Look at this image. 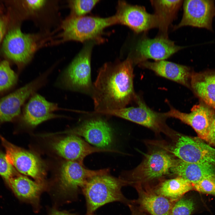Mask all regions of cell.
Instances as JSON below:
<instances>
[{"label":"cell","instance_id":"9","mask_svg":"<svg viewBox=\"0 0 215 215\" xmlns=\"http://www.w3.org/2000/svg\"><path fill=\"white\" fill-rule=\"evenodd\" d=\"M202 139L188 136L179 137L171 152L179 159L189 163L215 164V148Z\"/></svg>","mask_w":215,"mask_h":215},{"label":"cell","instance_id":"26","mask_svg":"<svg viewBox=\"0 0 215 215\" xmlns=\"http://www.w3.org/2000/svg\"><path fill=\"white\" fill-rule=\"evenodd\" d=\"M17 80L16 74L11 69L8 62H0V92L6 90L13 85Z\"/></svg>","mask_w":215,"mask_h":215},{"label":"cell","instance_id":"12","mask_svg":"<svg viewBox=\"0 0 215 215\" xmlns=\"http://www.w3.org/2000/svg\"><path fill=\"white\" fill-rule=\"evenodd\" d=\"M136 102V107L107 111L103 114L120 117L155 130H160L165 127L167 117L164 113L151 109L139 96Z\"/></svg>","mask_w":215,"mask_h":215},{"label":"cell","instance_id":"13","mask_svg":"<svg viewBox=\"0 0 215 215\" xmlns=\"http://www.w3.org/2000/svg\"><path fill=\"white\" fill-rule=\"evenodd\" d=\"M60 133L81 136L87 142L102 149H108L113 140L110 126L105 119L100 117L86 120L76 127Z\"/></svg>","mask_w":215,"mask_h":215},{"label":"cell","instance_id":"7","mask_svg":"<svg viewBox=\"0 0 215 215\" xmlns=\"http://www.w3.org/2000/svg\"><path fill=\"white\" fill-rule=\"evenodd\" d=\"M6 151L7 162L19 172L31 177L36 182L47 186L45 171L42 162L35 154L18 147L0 136Z\"/></svg>","mask_w":215,"mask_h":215},{"label":"cell","instance_id":"22","mask_svg":"<svg viewBox=\"0 0 215 215\" xmlns=\"http://www.w3.org/2000/svg\"><path fill=\"white\" fill-rule=\"evenodd\" d=\"M190 88L200 101L215 110V70L193 72Z\"/></svg>","mask_w":215,"mask_h":215},{"label":"cell","instance_id":"23","mask_svg":"<svg viewBox=\"0 0 215 215\" xmlns=\"http://www.w3.org/2000/svg\"><path fill=\"white\" fill-rule=\"evenodd\" d=\"M171 171L174 174L195 184L209 176L215 174L213 165L207 163H189L175 160Z\"/></svg>","mask_w":215,"mask_h":215},{"label":"cell","instance_id":"5","mask_svg":"<svg viewBox=\"0 0 215 215\" xmlns=\"http://www.w3.org/2000/svg\"><path fill=\"white\" fill-rule=\"evenodd\" d=\"M175 160L165 151L157 150L146 155L143 160L133 169L123 172L119 177L130 182L142 185L168 174Z\"/></svg>","mask_w":215,"mask_h":215},{"label":"cell","instance_id":"27","mask_svg":"<svg viewBox=\"0 0 215 215\" xmlns=\"http://www.w3.org/2000/svg\"><path fill=\"white\" fill-rule=\"evenodd\" d=\"M195 208V203L192 199L183 196L174 204L171 215H191Z\"/></svg>","mask_w":215,"mask_h":215},{"label":"cell","instance_id":"36","mask_svg":"<svg viewBox=\"0 0 215 215\" xmlns=\"http://www.w3.org/2000/svg\"><path fill=\"white\" fill-rule=\"evenodd\" d=\"M85 215H86V214H85ZM88 215H95V214H91Z\"/></svg>","mask_w":215,"mask_h":215},{"label":"cell","instance_id":"11","mask_svg":"<svg viewBox=\"0 0 215 215\" xmlns=\"http://www.w3.org/2000/svg\"><path fill=\"white\" fill-rule=\"evenodd\" d=\"M114 16L117 24L126 26L137 33L158 27L154 14L149 13L143 7L131 5L124 1L118 2Z\"/></svg>","mask_w":215,"mask_h":215},{"label":"cell","instance_id":"28","mask_svg":"<svg viewBox=\"0 0 215 215\" xmlns=\"http://www.w3.org/2000/svg\"><path fill=\"white\" fill-rule=\"evenodd\" d=\"M99 1V0H75L70 1L73 16H85L89 13Z\"/></svg>","mask_w":215,"mask_h":215},{"label":"cell","instance_id":"8","mask_svg":"<svg viewBox=\"0 0 215 215\" xmlns=\"http://www.w3.org/2000/svg\"><path fill=\"white\" fill-rule=\"evenodd\" d=\"M36 48L34 36L23 33L18 27L11 29L6 33L2 45L5 55L19 66L30 61Z\"/></svg>","mask_w":215,"mask_h":215},{"label":"cell","instance_id":"29","mask_svg":"<svg viewBox=\"0 0 215 215\" xmlns=\"http://www.w3.org/2000/svg\"><path fill=\"white\" fill-rule=\"evenodd\" d=\"M193 185L196 191L215 195V174L205 178Z\"/></svg>","mask_w":215,"mask_h":215},{"label":"cell","instance_id":"21","mask_svg":"<svg viewBox=\"0 0 215 215\" xmlns=\"http://www.w3.org/2000/svg\"><path fill=\"white\" fill-rule=\"evenodd\" d=\"M138 65L153 71L159 76L190 88V82L193 72L188 67L165 60L154 62L147 60Z\"/></svg>","mask_w":215,"mask_h":215},{"label":"cell","instance_id":"16","mask_svg":"<svg viewBox=\"0 0 215 215\" xmlns=\"http://www.w3.org/2000/svg\"><path fill=\"white\" fill-rule=\"evenodd\" d=\"M51 146L58 155L66 160L76 162L83 164L85 158L94 153H120L116 150L92 146L79 136L74 135H70L53 141L51 143Z\"/></svg>","mask_w":215,"mask_h":215},{"label":"cell","instance_id":"6","mask_svg":"<svg viewBox=\"0 0 215 215\" xmlns=\"http://www.w3.org/2000/svg\"><path fill=\"white\" fill-rule=\"evenodd\" d=\"M96 42H87L63 74V84L67 88L91 96L93 84L91 79V59Z\"/></svg>","mask_w":215,"mask_h":215},{"label":"cell","instance_id":"14","mask_svg":"<svg viewBox=\"0 0 215 215\" xmlns=\"http://www.w3.org/2000/svg\"><path fill=\"white\" fill-rule=\"evenodd\" d=\"M215 112V109L200 101L194 105L189 113L181 112L171 106L164 113L167 117L174 118L189 125L194 130L198 137L206 141Z\"/></svg>","mask_w":215,"mask_h":215},{"label":"cell","instance_id":"33","mask_svg":"<svg viewBox=\"0 0 215 215\" xmlns=\"http://www.w3.org/2000/svg\"><path fill=\"white\" fill-rule=\"evenodd\" d=\"M7 19L4 16L0 17V43L6 34Z\"/></svg>","mask_w":215,"mask_h":215},{"label":"cell","instance_id":"34","mask_svg":"<svg viewBox=\"0 0 215 215\" xmlns=\"http://www.w3.org/2000/svg\"><path fill=\"white\" fill-rule=\"evenodd\" d=\"M128 206L131 212V215H147L145 211L135 205L131 203Z\"/></svg>","mask_w":215,"mask_h":215},{"label":"cell","instance_id":"30","mask_svg":"<svg viewBox=\"0 0 215 215\" xmlns=\"http://www.w3.org/2000/svg\"><path fill=\"white\" fill-rule=\"evenodd\" d=\"M17 172L7 161L5 155L0 151V175L7 183Z\"/></svg>","mask_w":215,"mask_h":215},{"label":"cell","instance_id":"10","mask_svg":"<svg viewBox=\"0 0 215 215\" xmlns=\"http://www.w3.org/2000/svg\"><path fill=\"white\" fill-rule=\"evenodd\" d=\"M183 48L167 37L159 36L153 39L143 38L138 41L134 55L129 56L133 64L139 65L148 59L155 61L165 60Z\"/></svg>","mask_w":215,"mask_h":215},{"label":"cell","instance_id":"17","mask_svg":"<svg viewBox=\"0 0 215 215\" xmlns=\"http://www.w3.org/2000/svg\"><path fill=\"white\" fill-rule=\"evenodd\" d=\"M46 75H42L0 99V122L10 121L19 115L25 100L44 84Z\"/></svg>","mask_w":215,"mask_h":215},{"label":"cell","instance_id":"19","mask_svg":"<svg viewBox=\"0 0 215 215\" xmlns=\"http://www.w3.org/2000/svg\"><path fill=\"white\" fill-rule=\"evenodd\" d=\"M60 109L57 104L47 101L38 94H34L26 105L23 118L25 122L32 127L51 119L62 117L53 113Z\"/></svg>","mask_w":215,"mask_h":215},{"label":"cell","instance_id":"24","mask_svg":"<svg viewBox=\"0 0 215 215\" xmlns=\"http://www.w3.org/2000/svg\"><path fill=\"white\" fill-rule=\"evenodd\" d=\"M183 0H151L158 22L160 36L168 37L169 27L176 17Z\"/></svg>","mask_w":215,"mask_h":215},{"label":"cell","instance_id":"3","mask_svg":"<svg viewBox=\"0 0 215 215\" xmlns=\"http://www.w3.org/2000/svg\"><path fill=\"white\" fill-rule=\"evenodd\" d=\"M110 169L90 170L83 164L66 160L62 165L55 185L51 190L53 196L64 201L76 199L87 181L96 176L109 174Z\"/></svg>","mask_w":215,"mask_h":215},{"label":"cell","instance_id":"32","mask_svg":"<svg viewBox=\"0 0 215 215\" xmlns=\"http://www.w3.org/2000/svg\"><path fill=\"white\" fill-rule=\"evenodd\" d=\"M45 2L46 1L44 0H26L24 3L29 9L36 10L42 7Z\"/></svg>","mask_w":215,"mask_h":215},{"label":"cell","instance_id":"4","mask_svg":"<svg viewBox=\"0 0 215 215\" xmlns=\"http://www.w3.org/2000/svg\"><path fill=\"white\" fill-rule=\"evenodd\" d=\"M116 24L117 23L114 15L106 18L73 16L63 22L61 36L64 41L100 43L103 41L101 36L104 30Z\"/></svg>","mask_w":215,"mask_h":215},{"label":"cell","instance_id":"18","mask_svg":"<svg viewBox=\"0 0 215 215\" xmlns=\"http://www.w3.org/2000/svg\"><path fill=\"white\" fill-rule=\"evenodd\" d=\"M20 200L30 204L36 212L39 209L41 195L47 187L17 172L7 183Z\"/></svg>","mask_w":215,"mask_h":215},{"label":"cell","instance_id":"1","mask_svg":"<svg viewBox=\"0 0 215 215\" xmlns=\"http://www.w3.org/2000/svg\"><path fill=\"white\" fill-rule=\"evenodd\" d=\"M133 64L129 56L122 62L105 63L93 84L91 96L95 111L101 114L126 107L138 96L134 89Z\"/></svg>","mask_w":215,"mask_h":215},{"label":"cell","instance_id":"2","mask_svg":"<svg viewBox=\"0 0 215 215\" xmlns=\"http://www.w3.org/2000/svg\"><path fill=\"white\" fill-rule=\"evenodd\" d=\"M131 185L130 182L109 174L97 175L89 179L82 190L86 200V214H93L99 207L114 202L128 206L132 203V200L125 197L121 190L124 186Z\"/></svg>","mask_w":215,"mask_h":215},{"label":"cell","instance_id":"15","mask_svg":"<svg viewBox=\"0 0 215 215\" xmlns=\"http://www.w3.org/2000/svg\"><path fill=\"white\" fill-rule=\"evenodd\" d=\"M183 8L182 19L174 29L191 26L212 30V21L215 12L214 1L185 0Z\"/></svg>","mask_w":215,"mask_h":215},{"label":"cell","instance_id":"31","mask_svg":"<svg viewBox=\"0 0 215 215\" xmlns=\"http://www.w3.org/2000/svg\"><path fill=\"white\" fill-rule=\"evenodd\" d=\"M206 141L209 144L215 146V110L209 133Z\"/></svg>","mask_w":215,"mask_h":215},{"label":"cell","instance_id":"25","mask_svg":"<svg viewBox=\"0 0 215 215\" xmlns=\"http://www.w3.org/2000/svg\"><path fill=\"white\" fill-rule=\"evenodd\" d=\"M194 190L193 184L180 177L162 182L154 192L173 201H177L186 193Z\"/></svg>","mask_w":215,"mask_h":215},{"label":"cell","instance_id":"20","mask_svg":"<svg viewBox=\"0 0 215 215\" xmlns=\"http://www.w3.org/2000/svg\"><path fill=\"white\" fill-rule=\"evenodd\" d=\"M136 190L138 198L132 200L135 205L151 215H171L174 204L173 201L155 193L146 190L140 184L133 185Z\"/></svg>","mask_w":215,"mask_h":215},{"label":"cell","instance_id":"35","mask_svg":"<svg viewBox=\"0 0 215 215\" xmlns=\"http://www.w3.org/2000/svg\"><path fill=\"white\" fill-rule=\"evenodd\" d=\"M49 215H78L70 213L65 211H59L55 209L53 210Z\"/></svg>","mask_w":215,"mask_h":215}]
</instances>
